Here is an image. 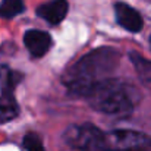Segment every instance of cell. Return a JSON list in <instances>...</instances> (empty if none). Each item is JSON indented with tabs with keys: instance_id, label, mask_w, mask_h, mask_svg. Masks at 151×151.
Here are the masks:
<instances>
[{
	"instance_id": "1",
	"label": "cell",
	"mask_w": 151,
	"mask_h": 151,
	"mask_svg": "<svg viewBox=\"0 0 151 151\" xmlns=\"http://www.w3.org/2000/svg\"><path fill=\"white\" fill-rule=\"evenodd\" d=\"M120 53L113 47H100L87 53L63 73V84L73 96L85 97L90 90L109 78L117 68Z\"/></svg>"
},
{
	"instance_id": "2",
	"label": "cell",
	"mask_w": 151,
	"mask_h": 151,
	"mask_svg": "<svg viewBox=\"0 0 151 151\" xmlns=\"http://www.w3.org/2000/svg\"><path fill=\"white\" fill-rule=\"evenodd\" d=\"M85 99L94 110L114 116L131 114L135 109V103H138L134 87L110 76L97 82Z\"/></svg>"
},
{
	"instance_id": "3",
	"label": "cell",
	"mask_w": 151,
	"mask_h": 151,
	"mask_svg": "<svg viewBox=\"0 0 151 151\" xmlns=\"http://www.w3.org/2000/svg\"><path fill=\"white\" fill-rule=\"evenodd\" d=\"M101 151H151V137L132 129L104 132Z\"/></svg>"
},
{
	"instance_id": "4",
	"label": "cell",
	"mask_w": 151,
	"mask_h": 151,
	"mask_svg": "<svg viewBox=\"0 0 151 151\" xmlns=\"http://www.w3.org/2000/svg\"><path fill=\"white\" fill-rule=\"evenodd\" d=\"M104 132L91 123L73 125L66 129L63 139L65 142L79 151H101Z\"/></svg>"
},
{
	"instance_id": "5",
	"label": "cell",
	"mask_w": 151,
	"mask_h": 151,
	"mask_svg": "<svg viewBox=\"0 0 151 151\" xmlns=\"http://www.w3.org/2000/svg\"><path fill=\"white\" fill-rule=\"evenodd\" d=\"M114 15H116L117 24L129 32H139L144 27L141 13L126 3L117 1L114 4Z\"/></svg>"
},
{
	"instance_id": "6",
	"label": "cell",
	"mask_w": 151,
	"mask_h": 151,
	"mask_svg": "<svg viewBox=\"0 0 151 151\" xmlns=\"http://www.w3.org/2000/svg\"><path fill=\"white\" fill-rule=\"evenodd\" d=\"M24 44L32 57H43L51 49V35L41 29H28L24 35Z\"/></svg>"
},
{
	"instance_id": "7",
	"label": "cell",
	"mask_w": 151,
	"mask_h": 151,
	"mask_svg": "<svg viewBox=\"0 0 151 151\" xmlns=\"http://www.w3.org/2000/svg\"><path fill=\"white\" fill-rule=\"evenodd\" d=\"M68 10L69 3L66 0H51L37 7V15L50 25H57L66 18Z\"/></svg>"
},
{
	"instance_id": "8",
	"label": "cell",
	"mask_w": 151,
	"mask_h": 151,
	"mask_svg": "<svg viewBox=\"0 0 151 151\" xmlns=\"http://www.w3.org/2000/svg\"><path fill=\"white\" fill-rule=\"evenodd\" d=\"M19 114V106L13 93L1 91L0 96V123H7L16 119Z\"/></svg>"
},
{
	"instance_id": "9",
	"label": "cell",
	"mask_w": 151,
	"mask_h": 151,
	"mask_svg": "<svg viewBox=\"0 0 151 151\" xmlns=\"http://www.w3.org/2000/svg\"><path fill=\"white\" fill-rule=\"evenodd\" d=\"M129 59L138 73V78L141 81V84L151 91V60L150 59H145L142 57L141 54L135 53V51H131L129 53Z\"/></svg>"
},
{
	"instance_id": "10",
	"label": "cell",
	"mask_w": 151,
	"mask_h": 151,
	"mask_svg": "<svg viewBox=\"0 0 151 151\" xmlns=\"http://www.w3.org/2000/svg\"><path fill=\"white\" fill-rule=\"evenodd\" d=\"M21 73L16 70H12L7 66H3L0 69V82H1V90L6 93H13L16 85L21 82Z\"/></svg>"
},
{
	"instance_id": "11",
	"label": "cell",
	"mask_w": 151,
	"mask_h": 151,
	"mask_svg": "<svg viewBox=\"0 0 151 151\" xmlns=\"http://www.w3.org/2000/svg\"><path fill=\"white\" fill-rule=\"evenodd\" d=\"M25 9L24 0H1L0 3V16L4 19H12L22 13Z\"/></svg>"
},
{
	"instance_id": "12",
	"label": "cell",
	"mask_w": 151,
	"mask_h": 151,
	"mask_svg": "<svg viewBox=\"0 0 151 151\" xmlns=\"http://www.w3.org/2000/svg\"><path fill=\"white\" fill-rule=\"evenodd\" d=\"M22 144H24V148L27 151H46L43 142H41V139H40V137H38L37 134H34V132L27 134V135L24 137Z\"/></svg>"
},
{
	"instance_id": "13",
	"label": "cell",
	"mask_w": 151,
	"mask_h": 151,
	"mask_svg": "<svg viewBox=\"0 0 151 151\" xmlns=\"http://www.w3.org/2000/svg\"><path fill=\"white\" fill-rule=\"evenodd\" d=\"M150 44H151V37H150Z\"/></svg>"
}]
</instances>
